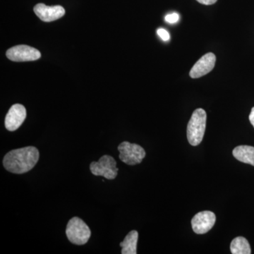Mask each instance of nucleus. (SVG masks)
Listing matches in <instances>:
<instances>
[{
    "mask_svg": "<svg viewBox=\"0 0 254 254\" xmlns=\"http://www.w3.org/2000/svg\"><path fill=\"white\" fill-rule=\"evenodd\" d=\"M41 56V53L36 48L24 45L12 47L6 52L8 59L14 62L35 61Z\"/></svg>",
    "mask_w": 254,
    "mask_h": 254,
    "instance_id": "6",
    "label": "nucleus"
},
{
    "mask_svg": "<svg viewBox=\"0 0 254 254\" xmlns=\"http://www.w3.org/2000/svg\"><path fill=\"white\" fill-rule=\"evenodd\" d=\"M230 250L232 254H250L252 253L248 240L243 237H238L234 239L230 245Z\"/></svg>",
    "mask_w": 254,
    "mask_h": 254,
    "instance_id": "13",
    "label": "nucleus"
},
{
    "mask_svg": "<svg viewBox=\"0 0 254 254\" xmlns=\"http://www.w3.org/2000/svg\"><path fill=\"white\" fill-rule=\"evenodd\" d=\"M207 115L204 110L198 108L192 114L187 126V138L190 145L195 146L203 141L205 127H206Z\"/></svg>",
    "mask_w": 254,
    "mask_h": 254,
    "instance_id": "2",
    "label": "nucleus"
},
{
    "mask_svg": "<svg viewBox=\"0 0 254 254\" xmlns=\"http://www.w3.org/2000/svg\"><path fill=\"white\" fill-rule=\"evenodd\" d=\"M138 233L136 230H132L125 237L120 247L123 248V254H136L137 253V242H138Z\"/></svg>",
    "mask_w": 254,
    "mask_h": 254,
    "instance_id": "12",
    "label": "nucleus"
},
{
    "mask_svg": "<svg viewBox=\"0 0 254 254\" xmlns=\"http://www.w3.org/2000/svg\"><path fill=\"white\" fill-rule=\"evenodd\" d=\"M26 118V110L23 105L15 104L10 108L5 118V127L9 131H14L21 126Z\"/></svg>",
    "mask_w": 254,
    "mask_h": 254,
    "instance_id": "8",
    "label": "nucleus"
},
{
    "mask_svg": "<svg viewBox=\"0 0 254 254\" xmlns=\"http://www.w3.org/2000/svg\"><path fill=\"white\" fill-rule=\"evenodd\" d=\"M216 221V217L213 212L205 210L199 212L191 220L193 232L198 235H203L210 231Z\"/></svg>",
    "mask_w": 254,
    "mask_h": 254,
    "instance_id": "7",
    "label": "nucleus"
},
{
    "mask_svg": "<svg viewBox=\"0 0 254 254\" xmlns=\"http://www.w3.org/2000/svg\"><path fill=\"white\" fill-rule=\"evenodd\" d=\"M66 235L68 241L73 245H86L91 237V232L88 225L81 218L74 217L68 221Z\"/></svg>",
    "mask_w": 254,
    "mask_h": 254,
    "instance_id": "3",
    "label": "nucleus"
},
{
    "mask_svg": "<svg viewBox=\"0 0 254 254\" xmlns=\"http://www.w3.org/2000/svg\"><path fill=\"white\" fill-rule=\"evenodd\" d=\"M232 153L239 161L254 166V147L250 145H240L233 150Z\"/></svg>",
    "mask_w": 254,
    "mask_h": 254,
    "instance_id": "11",
    "label": "nucleus"
},
{
    "mask_svg": "<svg viewBox=\"0 0 254 254\" xmlns=\"http://www.w3.org/2000/svg\"><path fill=\"white\" fill-rule=\"evenodd\" d=\"M250 121L252 126L254 127V107L252 108V112H251L250 115Z\"/></svg>",
    "mask_w": 254,
    "mask_h": 254,
    "instance_id": "17",
    "label": "nucleus"
},
{
    "mask_svg": "<svg viewBox=\"0 0 254 254\" xmlns=\"http://www.w3.org/2000/svg\"><path fill=\"white\" fill-rule=\"evenodd\" d=\"M216 57L212 53H207L195 63L190 69V75L192 78H198L210 72L215 66Z\"/></svg>",
    "mask_w": 254,
    "mask_h": 254,
    "instance_id": "9",
    "label": "nucleus"
},
{
    "mask_svg": "<svg viewBox=\"0 0 254 254\" xmlns=\"http://www.w3.org/2000/svg\"><path fill=\"white\" fill-rule=\"evenodd\" d=\"M91 173L95 176H102L107 180H115L118 176L119 169L116 160L110 155H103L98 162H92L90 165Z\"/></svg>",
    "mask_w": 254,
    "mask_h": 254,
    "instance_id": "4",
    "label": "nucleus"
},
{
    "mask_svg": "<svg viewBox=\"0 0 254 254\" xmlns=\"http://www.w3.org/2000/svg\"><path fill=\"white\" fill-rule=\"evenodd\" d=\"M120 159L128 165H135L141 163L145 157V150L141 145L125 141L118 146Z\"/></svg>",
    "mask_w": 254,
    "mask_h": 254,
    "instance_id": "5",
    "label": "nucleus"
},
{
    "mask_svg": "<svg viewBox=\"0 0 254 254\" xmlns=\"http://www.w3.org/2000/svg\"><path fill=\"white\" fill-rule=\"evenodd\" d=\"M39 156V151L36 147H24L6 153L3 159V165L9 173L21 175L34 168Z\"/></svg>",
    "mask_w": 254,
    "mask_h": 254,
    "instance_id": "1",
    "label": "nucleus"
},
{
    "mask_svg": "<svg viewBox=\"0 0 254 254\" xmlns=\"http://www.w3.org/2000/svg\"><path fill=\"white\" fill-rule=\"evenodd\" d=\"M179 19H180V15L177 13H173L165 16V21L169 23H177Z\"/></svg>",
    "mask_w": 254,
    "mask_h": 254,
    "instance_id": "14",
    "label": "nucleus"
},
{
    "mask_svg": "<svg viewBox=\"0 0 254 254\" xmlns=\"http://www.w3.org/2000/svg\"><path fill=\"white\" fill-rule=\"evenodd\" d=\"M33 10L37 16L45 22H51L59 19L65 14V9L60 5L49 6L41 3L36 4Z\"/></svg>",
    "mask_w": 254,
    "mask_h": 254,
    "instance_id": "10",
    "label": "nucleus"
},
{
    "mask_svg": "<svg viewBox=\"0 0 254 254\" xmlns=\"http://www.w3.org/2000/svg\"><path fill=\"white\" fill-rule=\"evenodd\" d=\"M157 33L163 41H168L170 40V34L166 30L163 29V28H159L157 31Z\"/></svg>",
    "mask_w": 254,
    "mask_h": 254,
    "instance_id": "15",
    "label": "nucleus"
},
{
    "mask_svg": "<svg viewBox=\"0 0 254 254\" xmlns=\"http://www.w3.org/2000/svg\"><path fill=\"white\" fill-rule=\"evenodd\" d=\"M197 1L200 3L202 4L205 5H211L215 4L217 0H196Z\"/></svg>",
    "mask_w": 254,
    "mask_h": 254,
    "instance_id": "16",
    "label": "nucleus"
}]
</instances>
